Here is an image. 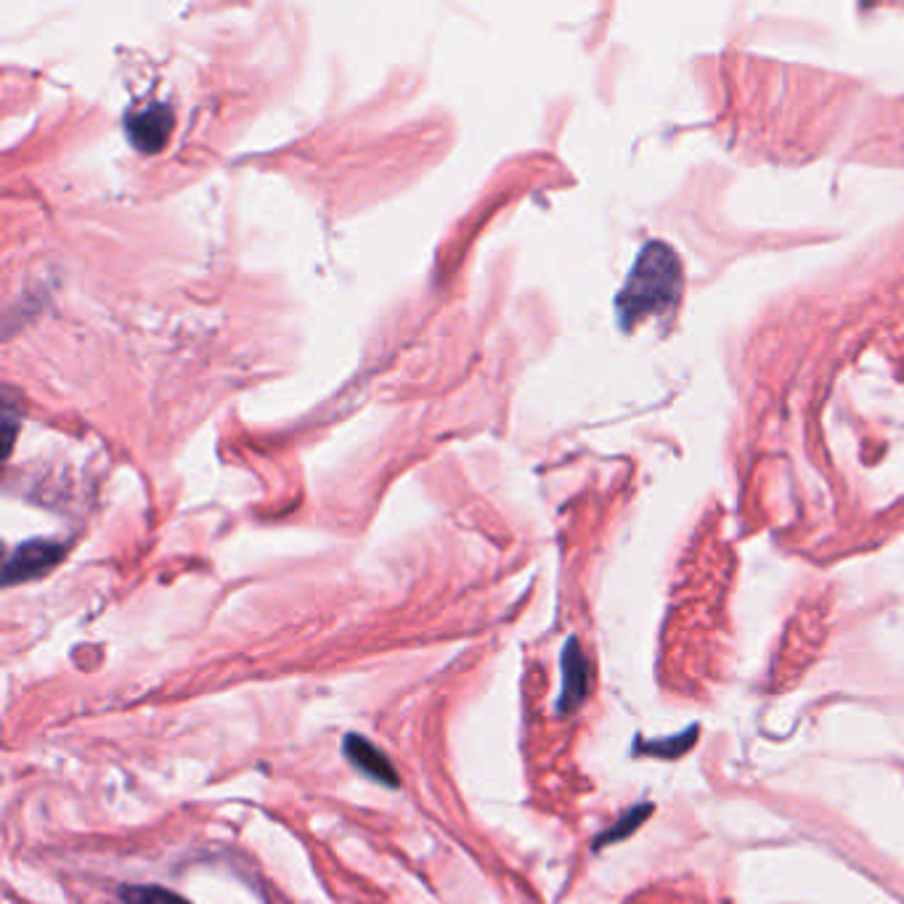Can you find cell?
<instances>
[{"label": "cell", "instance_id": "obj_1", "mask_svg": "<svg viewBox=\"0 0 904 904\" xmlns=\"http://www.w3.org/2000/svg\"><path fill=\"white\" fill-rule=\"evenodd\" d=\"M682 263L666 242H648L631 266L627 284L618 292L616 314L623 329L650 316H666L682 297Z\"/></svg>", "mask_w": 904, "mask_h": 904}, {"label": "cell", "instance_id": "obj_2", "mask_svg": "<svg viewBox=\"0 0 904 904\" xmlns=\"http://www.w3.org/2000/svg\"><path fill=\"white\" fill-rule=\"evenodd\" d=\"M61 557H64V547L57 541L32 539V541L19 544V547L11 552L9 560H6V570H3L6 587L40 579V576H45L49 570L59 566Z\"/></svg>", "mask_w": 904, "mask_h": 904}, {"label": "cell", "instance_id": "obj_3", "mask_svg": "<svg viewBox=\"0 0 904 904\" xmlns=\"http://www.w3.org/2000/svg\"><path fill=\"white\" fill-rule=\"evenodd\" d=\"M125 128L135 149L154 154L167 144L170 128H173V112L165 104H152L133 112L131 118H125Z\"/></svg>", "mask_w": 904, "mask_h": 904}, {"label": "cell", "instance_id": "obj_4", "mask_svg": "<svg viewBox=\"0 0 904 904\" xmlns=\"http://www.w3.org/2000/svg\"><path fill=\"white\" fill-rule=\"evenodd\" d=\"M343 753L348 756V761L356 766L358 772H364L366 778L374 780V783L387 785V788L400 785L393 761L387 759L385 753L372 743V740L356 735V732H348L343 740Z\"/></svg>", "mask_w": 904, "mask_h": 904}, {"label": "cell", "instance_id": "obj_5", "mask_svg": "<svg viewBox=\"0 0 904 904\" xmlns=\"http://www.w3.org/2000/svg\"><path fill=\"white\" fill-rule=\"evenodd\" d=\"M589 690V663L583 658L576 639H568L566 650H562V692L557 700V711L570 713L583 703Z\"/></svg>", "mask_w": 904, "mask_h": 904}, {"label": "cell", "instance_id": "obj_6", "mask_svg": "<svg viewBox=\"0 0 904 904\" xmlns=\"http://www.w3.org/2000/svg\"><path fill=\"white\" fill-rule=\"evenodd\" d=\"M120 896L125 904H192L162 886H122Z\"/></svg>", "mask_w": 904, "mask_h": 904}, {"label": "cell", "instance_id": "obj_7", "mask_svg": "<svg viewBox=\"0 0 904 904\" xmlns=\"http://www.w3.org/2000/svg\"><path fill=\"white\" fill-rule=\"evenodd\" d=\"M650 812V806H639V809H631V812L627 814V817H623L621 822H616L613 827H610L608 833H602L600 839H597V849L600 846H605V844H616V841H623L627 839V835L631 833V831H637L639 825H642V820H644V814Z\"/></svg>", "mask_w": 904, "mask_h": 904}]
</instances>
